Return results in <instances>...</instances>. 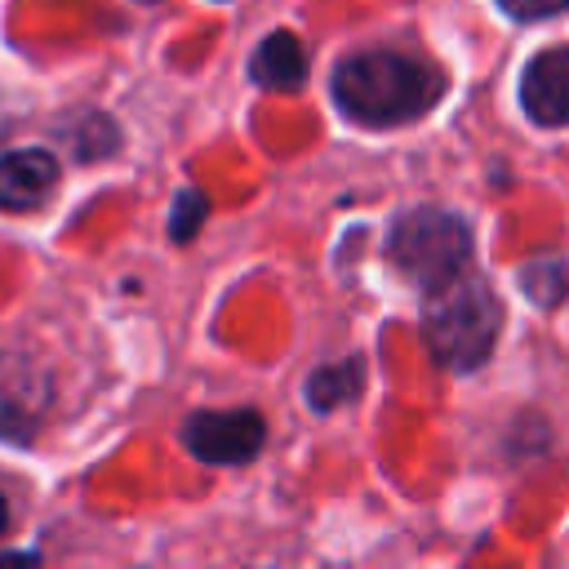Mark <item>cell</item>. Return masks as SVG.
Instances as JSON below:
<instances>
[{"label":"cell","instance_id":"obj_2","mask_svg":"<svg viewBox=\"0 0 569 569\" xmlns=\"http://www.w3.org/2000/svg\"><path fill=\"white\" fill-rule=\"evenodd\" d=\"M502 333V302L498 293L476 276H453L449 284L427 293L422 307V338L436 356V365L467 373L480 369Z\"/></svg>","mask_w":569,"mask_h":569},{"label":"cell","instance_id":"obj_10","mask_svg":"<svg viewBox=\"0 0 569 569\" xmlns=\"http://www.w3.org/2000/svg\"><path fill=\"white\" fill-rule=\"evenodd\" d=\"M204 209H209V200H204V191H182L178 196V204H173V240H191V231H200V222H204Z\"/></svg>","mask_w":569,"mask_h":569},{"label":"cell","instance_id":"obj_9","mask_svg":"<svg viewBox=\"0 0 569 569\" xmlns=\"http://www.w3.org/2000/svg\"><path fill=\"white\" fill-rule=\"evenodd\" d=\"M360 391V360H342V365H325L311 373L307 396L316 409H338Z\"/></svg>","mask_w":569,"mask_h":569},{"label":"cell","instance_id":"obj_4","mask_svg":"<svg viewBox=\"0 0 569 569\" xmlns=\"http://www.w3.org/2000/svg\"><path fill=\"white\" fill-rule=\"evenodd\" d=\"M53 405V373L27 351H0V440H31Z\"/></svg>","mask_w":569,"mask_h":569},{"label":"cell","instance_id":"obj_7","mask_svg":"<svg viewBox=\"0 0 569 569\" xmlns=\"http://www.w3.org/2000/svg\"><path fill=\"white\" fill-rule=\"evenodd\" d=\"M58 187V160L40 147L0 156V209L4 213H31L40 209Z\"/></svg>","mask_w":569,"mask_h":569},{"label":"cell","instance_id":"obj_8","mask_svg":"<svg viewBox=\"0 0 569 569\" xmlns=\"http://www.w3.org/2000/svg\"><path fill=\"white\" fill-rule=\"evenodd\" d=\"M249 71L262 89H298L307 80V49L298 44L293 31H276L253 49Z\"/></svg>","mask_w":569,"mask_h":569},{"label":"cell","instance_id":"obj_5","mask_svg":"<svg viewBox=\"0 0 569 569\" xmlns=\"http://www.w3.org/2000/svg\"><path fill=\"white\" fill-rule=\"evenodd\" d=\"M182 440H187V449L200 462L236 467V462H249L262 449L267 422L253 409H204V413H191L187 418Z\"/></svg>","mask_w":569,"mask_h":569},{"label":"cell","instance_id":"obj_11","mask_svg":"<svg viewBox=\"0 0 569 569\" xmlns=\"http://www.w3.org/2000/svg\"><path fill=\"white\" fill-rule=\"evenodd\" d=\"M502 13L520 18V22H533V18H551L560 9H569V0H498Z\"/></svg>","mask_w":569,"mask_h":569},{"label":"cell","instance_id":"obj_12","mask_svg":"<svg viewBox=\"0 0 569 569\" xmlns=\"http://www.w3.org/2000/svg\"><path fill=\"white\" fill-rule=\"evenodd\" d=\"M4 525H9V507H4V498H0V533H4Z\"/></svg>","mask_w":569,"mask_h":569},{"label":"cell","instance_id":"obj_3","mask_svg":"<svg viewBox=\"0 0 569 569\" xmlns=\"http://www.w3.org/2000/svg\"><path fill=\"white\" fill-rule=\"evenodd\" d=\"M387 258L400 276L422 284L427 293L449 284L471 262V227L449 209H409L396 218Z\"/></svg>","mask_w":569,"mask_h":569},{"label":"cell","instance_id":"obj_6","mask_svg":"<svg viewBox=\"0 0 569 569\" xmlns=\"http://www.w3.org/2000/svg\"><path fill=\"white\" fill-rule=\"evenodd\" d=\"M520 107L533 124H569V44L538 53L520 76Z\"/></svg>","mask_w":569,"mask_h":569},{"label":"cell","instance_id":"obj_1","mask_svg":"<svg viewBox=\"0 0 569 569\" xmlns=\"http://www.w3.org/2000/svg\"><path fill=\"white\" fill-rule=\"evenodd\" d=\"M445 93V76L409 53L369 49L347 58L333 71V102L347 120L369 129H391L413 116H422Z\"/></svg>","mask_w":569,"mask_h":569}]
</instances>
